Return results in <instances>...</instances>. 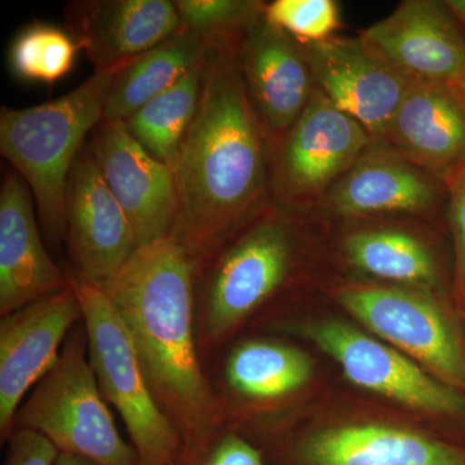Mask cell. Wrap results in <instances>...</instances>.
I'll return each mask as SVG.
<instances>
[{
  "mask_svg": "<svg viewBox=\"0 0 465 465\" xmlns=\"http://www.w3.org/2000/svg\"><path fill=\"white\" fill-rule=\"evenodd\" d=\"M173 234L195 266L272 206L269 145L237 65V45H207L200 105L173 167Z\"/></svg>",
  "mask_w": 465,
  "mask_h": 465,
  "instance_id": "6da1fadb",
  "label": "cell"
},
{
  "mask_svg": "<svg viewBox=\"0 0 465 465\" xmlns=\"http://www.w3.org/2000/svg\"><path fill=\"white\" fill-rule=\"evenodd\" d=\"M197 266L173 237L136 250L104 284L130 332L155 400L176 428L183 454L225 428L198 347Z\"/></svg>",
  "mask_w": 465,
  "mask_h": 465,
  "instance_id": "7a4b0ae2",
  "label": "cell"
},
{
  "mask_svg": "<svg viewBox=\"0 0 465 465\" xmlns=\"http://www.w3.org/2000/svg\"><path fill=\"white\" fill-rule=\"evenodd\" d=\"M314 216L269 206L195 272V323L203 365L251 317L299 280Z\"/></svg>",
  "mask_w": 465,
  "mask_h": 465,
  "instance_id": "3957f363",
  "label": "cell"
},
{
  "mask_svg": "<svg viewBox=\"0 0 465 465\" xmlns=\"http://www.w3.org/2000/svg\"><path fill=\"white\" fill-rule=\"evenodd\" d=\"M119 69L94 72L69 94L41 105L0 110V153L29 185L39 225L51 246L65 242L67 180L103 122Z\"/></svg>",
  "mask_w": 465,
  "mask_h": 465,
  "instance_id": "277c9868",
  "label": "cell"
},
{
  "mask_svg": "<svg viewBox=\"0 0 465 465\" xmlns=\"http://www.w3.org/2000/svg\"><path fill=\"white\" fill-rule=\"evenodd\" d=\"M16 430L42 434L60 454L99 465H140L136 450L122 439L101 393L84 320L67 336L54 369L24 400L15 418Z\"/></svg>",
  "mask_w": 465,
  "mask_h": 465,
  "instance_id": "5b68a950",
  "label": "cell"
},
{
  "mask_svg": "<svg viewBox=\"0 0 465 465\" xmlns=\"http://www.w3.org/2000/svg\"><path fill=\"white\" fill-rule=\"evenodd\" d=\"M81 302L88 351L104 399L121 415L140 465H179L183 443L150 390L130 332L99 284L67 272Z\"/></svg>",
  "mask_w": 465,
  "mask_h": 465,
  "instance_id": "8992f818",
  "label": "cell"
},
{
  "mask_svg": "<svg viewBox=\"0 0 465 465\" xmlns=\"http://www.w3.org/2000/svg\"><path fill=\"white\" fill-rule=\"evenodd\" d=\"M374 143L365 128L318 90L307 108L269 149L272 203L314 216L321 202Z\"/></svg>",
  "mask_w": 465,
  "mask_h": 465,
  "instance_id": "52a82bcc",
  "label": "cell"
},
{
  "mask_svg": "<svg viewBox=\"0 0 465 465\" xmlns=\"http://www.w3.org/2000/svg\"><path fill=\"white\" fill-rule=\"evenodd\" d=\"M332 296L375 335L465 394V338L434 292L351 282L333 287Z\"/></svg>",
  "mask_w": 465,
  "mask_h": 465,
  "instance_id": "ba28073f",
  "label": "cell"
},
{
  "mask_svg": "<svg viewBox=\"0 0 465 465\" xmlns=\"http://www.w3.org/2000/svg\"><path fill=\"white\" fill-rule=\"evenodd\" d=\"M448 185L399 153L372 143L318 206L324 225L354 220H440L445 216Z\"/></svg>",
  "mask_w": 465,
  "mask_h": 465,
  "instance_id": "9c48e42d",
  "label": "cell"
},
{
  "mask_svg": "<svg viewBox=\"0 0 465 465\" xmlns=\"http://www.w3.org/2000/svg\"><path fill=\"white\" fill-rule=\"evenodd\" d=\"M302 331L358 387L425 414L465 415V394L420 369L399 349L341 321H318L305 324Z\"/></svg>",
  "mask_w": 465,
  "mask_h": 465,
  "instance_id": "30bf717a",
  "label": "cell"
},
{
  "mask_svg": "<svg viewBox=\"0 0 465 465\" xmlns=\"http://www.w3.org/2000/svg\"><path fill=\"white\" fill-rule=\"evenodd\" d=\"M84 320L69 286L0 318V440L8 442L27 394L56 365L67 336Z\"/></svg>",
  "mask_w": 465,
  "mask_h": 465,
  "instance_id": "8fae6325",
  "label": "cell"
},
{
  "mask_svg": "<svg viewBox=\"0 0 465 465\" xmlns=\"http://www.w3.org/2000/svg\"><path fill=\"white\" fill-rule=\"evenodd\" d=\"M360 36L409 84L450 87L465 67V29L446 0H403Z\"/></svg>",
  "mask_w": 465,
  "mask_h": 465,
  "instance_id": "7c38bea8",
  "label": "cell"
},
{
  "mask_svg": "<svg viewBox=\"0 0 465 465\" xmlns=\"http://www.w3.org/2000/svg\"><path fill=\"white\" fill-rule=\"evenodd\" d=\"M65 223L70 272L88 282L103 287L136 251L130 220L88 145L76 158L67 180Z\"/></svg>",
  "mask_w": 465,
  "mask_h": 465,
  "instance_id": "4fadbf2b",
  "label": "cell"
},
{
  "mask_svg": "<svg viewBox=\"0 0 465 465\" xmlns=\"http://www.w3.org/2000/svg\"><path fill=\"white\" fill-rule=\"evenodd\" d=\"M87 145L130 220L136 250L171 237L177 210L173 168L152 157L124 121L103 119Z\"/></svg>",
  "mask_w": 465,
  "mask_h": 465,
  "instance_id": "5bb4252c",
  "label": "cell"
},
{
  "mask_svg": "<svg viewBox=\"0 0 465 465\" xmlns=\"http://www.w3.org/2000/svg\"><path fill=\"white\" fill-rule=\"evenodd\" d=\"M318 90L381 143L409 82L357 36L299 43Z\"/></svg>",
  "mask_w": 465,
  "mask_h": 465,
  "instance_id": "9a60e30c",
  "label": "cell"
},
{
  "mask_svg": "<svg viewBox=\"0 0 465 465\" xmlns=\"http://www.w3.org/2000/svg\"><path fill=\"white\" fill-rule=\"evenodd\" d=\"M237 65L271 149L296 124L316 90L307 58L295 39L262 15L238 43Z\"/></svg>",
  "mask_w": 465,
  "mask_h": 465,
  "instance_id": "2e32d148",
  "label": "cell"
},
{
  "mask_svg": "<svg viewBox=\"0 0 465 465\" xmlns=\"http://www.w3.org/2000/svg\"><path fill=\"white\" fill-rule=\"evenodd\" d=\"M436 222L399 217L331 225L339 232L336 251L354 273L379 284L434 292L442 283V269L427 228Z\"/></svg>",
  "mask_w": 465,
  "mask_h": 465,
  "instance_id": "e0dca14e",
  "label": "cell"
},
{
  "mask_svg": "<svg viewBox=\"0 0 465 465\" xmlns=\"http://www.w3.org/2000/svg\"><path fill=\"white\" fill-rule=\"evenodd\" d=\"M65 20L94 72L127 65L182 27L170 0H74L67 3Z\"/></svg>",
  "mask_w": 465,
  "mask_h": 465,
  "instance_id": "ac0fdd59",
  "label": "cell"
},
{
  "mask_svg": "<svg viewBox=\"0 0 465 465\" xmlns=\"http://www.w3.org/2000/svg\"><path fill=\"white\" fill-rule=\"evenodd\" d=\"M43 237L32 191L12 168L0 186V317L69 286Z\"/></svg>",
  "mask_w": 465,
  "mask_h": 465,
  "instance_id": "d6986e66",
  "label": "cell"
},
{
  "mask_svg": "<svg viewBox=\"0 0 465 465\" xmlns=\"http://www.w3.org/2000/svg\"><path fill=\"white\" fill-rule=\"evenodd\" d=\"M382 145L443 183L465 166V108L448 85L410 84Z\"/></svg>",
  "mask_w": 465,
  "mask_h": 465,
  "instance_id": "ffe728a7",
  "label": "cell"
},
{
  "mask_svg": "<svg viewBox=\"0 0 465 465\" xmlns=\"http://www.w3.org/2000/svg\"><path fill=\"white\" fill-rule=\"evenodd\" d=\"M291 465H465V446L381 423L336 425L291 445Z\"/></svg>",
  "mask_w": 465,
  "mask_h": 465,
  "instance_id": "44dd1931",
  "label": "cell"
},
{
  "mask_svg": "<svg viewBox=\"0 0 465 465\" xmlns=\"http://www.w3.org/2000/svg\"><path fill=\"white\" fill-rule=\"evenodd\" d=\"M313 363L305 351L284 342L249 339L235 342L208 376L225 427L237 409L275 406L308 384Z\"/></svg>",
  "mask_w": 465,
  "mask_h": 465,
  "instance_id": "7402d4cb",
  "label": "cell"
},
{
  "mask_svg": "<svg viewBox=\"0 0 465 465\" xmlns=\"http://www.w3.org/2000/svg\"><path fill=\"white\" fill-rule=\"evenodd\" d=\"M201 35L180 27L167 41L121 67L113 78L104 119L125 121L143 104L173 87L206 60Z\"/></svg>",
  "mask_w": 465,
  "mask_h": 465,
  "instance_id": "603a6c76",
  "label": "cell"
},
{
  "mask_svg": "<svg viewBox=\"0 0 465 465\" xmlns=\"http://www.w3.org/2000/svg\"><path fill=\"white\" fill-rule=\"evenodd\" d=\"M203 75L204 63L124 121L136 142L173 171L200 105Z\"/></svg>",
  "mask_w": 465,
  "mask_h": 465,
  "instance_id": "cb8c5ba5",
  "label": "cell"
},
{
  "mask_svg": "<svg viewBox=\"0 0 465 465\" xmlns=\"http://www.w3.org/2000/svg\"><path fill=\"white\" fill-rule=\"evenodd\" d=\"M79 51L81 47L67 30L35 21L15 36L8 65L21 81L54 84L72 72Z\"/></svg>",
  "mask_w": 465,
  "mask_h": 465,
  "instance_id": "d4e9b609",
  "label": "cell"
},
{
  "mask_svg": "<svg viewBox=\"0 0 465 465\" xmlns=\"http://www.w3.org/2000/svg\"><path fill=\"white\" fill-rule=\"evenodd\" d=\"M183 29L207 45H238L244 34L264 15L262 0H174Z\"/></svg>",
  "mask_w": 465,
  "mask_h": 465,
  "instance_id": "484cf974",
  "label": "cell"
},
{
  "mask_svg": "<svg viewBox=\"0 0 465 465\" xmlns=\"http://www.w3.org/2000/svg\"><path fill=\"white\" fill-rule=\"evenodd\" d=\"M264 16L298 43L326 41L341 27L335 0H274L266 3Z\"/></svg>",
  "mask_w": 465,
  "mask_h": 465,
  "instance_id": "4316f807",
  "label": "cell"
},
{
  "mask_svg": "<svg viewBox=\"0 0 465 465\" xmlns=\"http://www.w3.org/2000/svg\"><path fill=\"white\" fill-rule=\"evenodd\" d=\"M445 219L454 251L452 293L459 311L465 312V166L448 183Z\"/></svg>",
  "mask_w": 465,
  "mask_h": 465,
  "instance_id": "83f0119b",
  "label": "cell"
},
{
  "mask_svg": "<svg viewBox=\"0 0 465 465\" xmlns=\"http://www.w3.org/2000/svg\"><path fill=\"white\" fill-rule=\"evenodd\" d=\"M179 465H265V459L246 436L225 427L206 448L183 455Z\"/></svg>",
  "mask_w": 465,
  "mask_h": 465,
  "instance_id": "f1b7e54d",
  "label": "cell"
},
{
  "mask_svg": "<svg viewBox=\"0 0 465 465\" xmlns=\"http://www.w3.org/2000/svg\"><path fill=\"white\" fill-rule=\"evenodd\" d=\"M5 465H56L60 452L51 440L29 430H16L8 440Z\"/></svg>",
  "mask_w": 465,
  "mask_h": 465,
  "instance_id": "f546056e",
  "label": "cell"
},
{
  "mask_svg": "<svg viewBox=\"0 0 465 465\" xmlns=\"http://www.w3.org/2000/svg\"><path fill=\"white\" fill-rule=\"evenodd\" d=\"M56 465H99L88 459L74 457V455L60 454Z\"/></svg>",
  "mask_w": 465,
  "mask_h": 465,
  "instance_id": "4dcf8cb0",
  "label": "cell"
},
{
  "mask_svg": "<svg viewBox=\"0 0 465 465\" xmlns=\"http://www.w3.org/2000/svg\"><path fill=\"white\" fill-rule=\"evenodd\" d=\"M446 3L465 29V0H446Z\"/></svg>",
  "mask_w": 465,
  "mask_h": 465,
  "instance_id": "1f68e13d",
  "label": "cell"
},
{
  "mask_svg": "<svg viewBox=\"0 0 465 465\" xmlns=\"http://www.w3.org/2000/svg\"><path fill=\"white\" fill-rule=\"evenodd\" d=\"M450 88H451V91L457 94L458 99L460 100V103L463 104L465 108V67L463 72H461V74L459 75L457 81L450 85Z\"/></svg>",
  "mask_w": 465,
  "mask_h": 465,
  "instance_id": "d6a6232c",
  "label": "cell"
}]
</instances>
